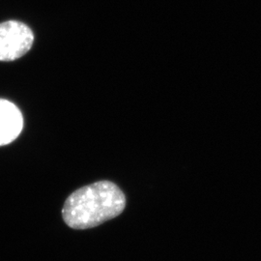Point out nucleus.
I'll list each match as a JSON object with an SVG mask.
<instances>
[{"label":"nucleus","instance_id":"nucleus-2","mask_svg":"<svg viewBox=\"0 0 261 261\" xmlns=\"http://www.w3.org/2000/svg\"><path fill=\"white\" fill-rule=\"evenodd\" d=\"M34 34L27 24L9 20L0 23V61H14L32 47Z\"/></svg>","mask_w":261,"mask_h":261},{"label":"nucleus","instance_id":"nucleus-1","mask_svg":"<svg viewBox=\"0 0 261 261\" xmlns=\"http://www.w3.org/2000/svg\"><path fill=\"white\" fill-rule=\"evenodd\" d=\"M126 197L111 181H99L83 187L66 199L62 216L74 229L96 227L116 218L124 211Z\"/></svg>","mask_w":261,"mask_h":261},{"label":"nucleus","instance_id":"nucleus-3","mask_svg":"<svg viewBox=\"0 0 261 261\" xmlns=\"http://www.w3.org/2000/svg\"><path fill=\"white\" fill-rule=\"evenodd\" d=\"M22 126L23 118L19 109L9 101L0 99V146L16 140Z\"/></svg>","mask_w":261,"mask_h":261}]
</instances>
